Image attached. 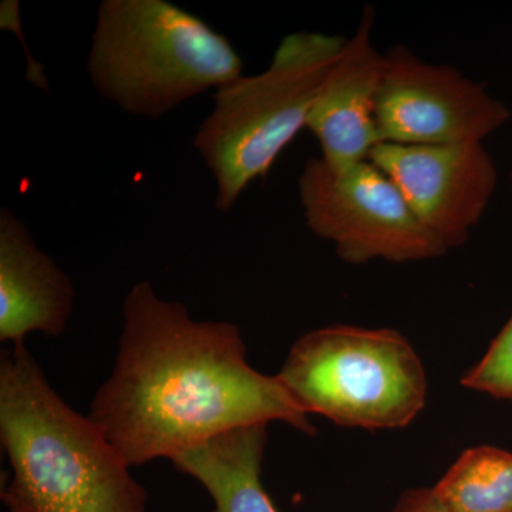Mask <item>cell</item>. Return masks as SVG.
Instances as JSON below:
<instances>
[{"label":"cell","instance_id":"obj_8","mask_svg":"<svg viewBox=\"0 0 512 512\" xmlns=\"http://www.w3.org/2000/svg\"><path fill=\"white\" fill-rule=\"evenodd\" d=\"M369 161L393 181L421 224L447 251L466 244L497 190V167L484 143H380Z\"/></svg>","mask_w":512,"mask_h":512},{"label":"cell","instance_id":"obj_13","mask_svg":"<svg viewBox=\"0 0 512 512\" xmlns=\"http://www.w3.org/2000/svg\"><path fill=\"white\" fill-rule=\"evenodd\" d=\"M461 384L497 399L512 400V315L483 359L461 379Z\"/></svg>","mask_w":512,"mask_h":512},{"label":"cell","instance_id":"obj_9","mask_svg":"<svg viewBox=\"0 0 512 512\" xmlns=\"http://www.w3.org/2000/svg\"><path fill=\"white\" fill-rule=\"evenodd\" d=\"M373 32L375 10L367 6L313 101L308 130L318 140L320 158L330 167L369 160L382 143L376 106L384 53L377 49Z\"/></svg>","mask_w":512,"mask_h":512},{"label":"cell","instance_id":"obj_12","mask_svg":"<svg viewBox=\"0 0 512 512\" xmlns=\"http://www.w3.org/2000/svg\"><path fill=\"white\" fill-rule=\"evenodd\" d=\"M433 490L448 512H512V454L470 448Z\"/></svg>","mask_w":512,"mask_h":512},{"label":"cell","instance_id":"obj_14","mask_svg":"<svg viewBox=\"0 0 512 512\" xmlns=\"http://www.w3.org/2000/svg\"><path fill=\"white\" fill-rule=\"evenodd\" d=\"M392 512H448L433 488H414L404 493Z\"/></svg>","mask_w":512,"mask_h":512},{"label":"cell","instance_id":"obj_10","mask_svg":"<svg viewBox=\"0 0 512 512\" xmlns=\"http://www.w3.org/2000/svg\"><path fill=\"white\" fill-rule=\"evenodd\" d=\"M69 275L37 247L15 212L0 211V340L25 343L42 332L62 335L74 309Z\"/></svg>","mask_w":512,"mask_h":512},{"label":"cell","instance_id":"obj_3","mask_svg":"<svg viewBox=\"0 0 512 512\" xmlns=\"http://www.w3.org/2000/svg\"><path fill=\"white\" fill-rule=\"evenodd\" d=\"M87 72L103 99L157 120L242 76L231 42L167 0H103Z\"/></svg>","mask_w":512,"mask_h":512},{"label":"cell","instance_id":"obj_7","mask_svg":"<svg viewBox=\"0 0 512 512\" xmlns=\"http://www.w3.org/2000/svg\"><path fill=\"white\" fill-rule=\"evenodd\" d=\"M511 119L503 101L450 64L426 62L406 46L384 53L376 121L382 143H484Z\"/></svg>","mask_w":512,"mask_h":512},{"label":"cell","instance_id":"obj_11","mask_svg":"<svg viewBox=\"0 0 512 512\" xmlns=\"http://www.w3.org/2000/svg\"><path fill=\"white\" fill-rule=\"evenodd\" d=\"M268 424L222 434L173 458L210 494L214 512H281L262 484Z\"/></svg>","mask_w":512,"mask_h":512},{"label":"cell","instance_id":"obj_6","mask_svg":"<svg viewBox=\"0 0 512 512\" xmlns=\"http://www.w3.org/2000/svg\"><path fill=\"white\" fill-rule=\"evenodd\" d=\"M298 192L312 234L333 244L349 264H403L448 252L372 161L336 168L312 158L303 165Z\"/></svg>","mask_w":512,"mask_h":512},{"label":"cell","instance_id":"obj_16","mask_svg":"<svg viewBox=\"0 0 512 512\" xmlns=\"http://www.w3.org/2000/svg\"><path fill=\"white\" fill-rule=\"evenodd\" d=\"M8 512H12V511H8Z\"/></svg>","mask_w":512,"mask_h":512},{"label":"cell","instance_id":"obj_4","mask_svg":"<svg viewBox=\"0 0 512 512\" xmlns=\"http://www.w3.org/2000/svg\"><path fill=\"white\" fill-rule=\"evenodd\" d=\"M346 39L295 32L276 47L272 62L255 76H239L215 90V106L202 121L194 147L217 185L215 208L229 212L256 178L308 128L319 87Z\"/></svg>","mask_w":512,"mask_h":512},{"label":"cell","instance_id":"obj_15","mask_svg":"<svg viewBox=\"0 0 512 512\" xmlns=\"http://www.w3.org/2000/svg\"><path fill=\"white\" fill-rule=\"evenodd\" d=\"M511 183H512V173H511Z\"/></svg>","mask_w":512,"mask_h":512},{"label":"cell","instance_id":"obj_2","mask_svg":"<svg viewBox=\"0 0 512 512\" xmlns=\"http://www.w3.org/2000/svg\"><path fill=\"white\" fill-rule=\"evenodd\" d=\"M0 440L12 512H148L144 485L87 416L47 382L25 343L0 359Z\"/></svg>","mask_w":512,"mask_h":512},{"label":"cell","instance_id":"obj_1","mask_svg":"<svg viewBox=\"0 0 512 512\" xmlns=\"http://www.w3.org/2000/svg\"><path fill=\"white\" fill-rule=\"evenodd\" d=\"M123 319L116 365L87 417L128 466L173 460L229 431L271 421L315 434L278 377L249 365L234 323L198 322L147 281L127 293Z\"/></svg>","mask_w":512,"mask_h":512},{"label":"cell","instance_id":"obj_5","mask_svg":"<svg viewBox=\"0 0 512 512\" xmlns=\"http://www.w3.org/2000/svg\"><path fill=\"white\" fill-rule=\"evenodd\" d=\"M276 377L303 412L342 427L402 429L427 399L423 363L393 329L312 330L296 340Z\"/></svg>","mask_w":512,"mask_h":512}]
</instances>
